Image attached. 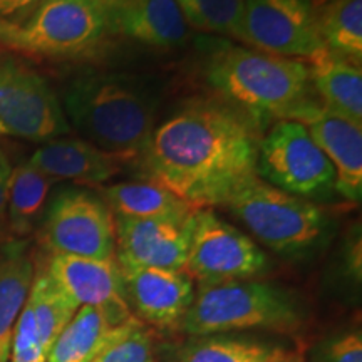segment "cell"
Listing matches in <instances>:
<instances>
[{
    "label": "cell",
    "instance_id": "obj_1",
    "mask_svg": "<svg viewBox=\"0 0 362 362\" xmlns=\"http://www.w3.org/2000/svg\"><path fill=\"white\" fill-rule=\"evenodd\" d=\"M260 131L228 104L193 101L153 129L144 175L197 210L226 206L259 180Z\"/></svg>",
    "mask_w": 362,
    "mask_h": 362
},
{
    "label": "cell",
    "instance_id": "obj_2",
    "mask_svg": "<svg viewBox=\"0 0 362 362\" xmlns=\"http://www.w3.org/2000/svg\"><path fill=\"white\" fill-rule=\"evenodd\" d=\"M216 47L203 71L208 86L259 128L274 117L291 119L298 107L312 101L307 62L230 42Z\"/></svg>",
    "mask_w": 362,
    "mask_h": 362
},
{
    "label": "cell",
    "instance_id": "obj_3",
    "mask_svg": "<svg viewBox=\"0 0 362 362\" xmlns=\"http://www.w3.org/2000/svg\"><path fill=\"white\" fill-rule=\"evenodd\" d=\"M61 106L81 138L123 160L141 155L155 129V103L126 76H79L67 86Z\"/></svg>",
    "mask_w": 362,
    "mask_h": 362
},
{
    "label": "cell",
    "instance_id": "obj_4",
    "mask_svg": "<svg viewBox=\"0 0 362 362\" xmlns=\"http://www.w3.org/2000/svg\"><path fill=\"white\" fill-rule=\"evenodd\" d=\"M302 320L300 304L285 288L255 280H233L200 287L178 329L198 337L250 329L293 332Z\"/></svg>",
    "mask_w": 362,
    "mask_h": 362
},
{
    "label": "cell",
    "instance_id": "obj_5",
    "mask_svg": "<svg viewBox=\"0 0 362 362\" xmlns=\"http://www.w3.org/2000/svg\"><path fill=\"white\" fill-rule=\"evenodd\" d=\"M226 208L260 243L284 255L310 250L329 228L327 215L314 202L285 193L260 178Z\"/></svg>",
    "mask_w": 362,
    "mask_h": 362
},
{
    "label": "cell",
    "instance_id": "obj_6",
    "mask_svg": "<svg viewBox=\"0 0 362 362\" xmlns=\"http://www.w3.org/2000/svg\"><path fill=\"white\" fill-rule=\"evenodd\" d=\"M110 34L103 0H40L8 47L44 57L88 56Z\"/></svg>",
    "mask_w": 362,
    "mask_h": 362
},
{
    "label": "cell",
    "instance_id": "obj_7",
    "mask_svg": "<svg viewBox=\"0 0 362 362\" xmlns=\"http://www.w3.org/2000/svg\"><path fill=\"white\" fill-rule=\"evenodd\" d=\"M257 176L293 197H322L336 189L332 163L309 131L293 119H280L260 136Z\"/></svg>",
    "mask_w": 362,
    "mask_h": 362
},
{
    "label": "cell",
    "instance_id": "obj_8",
    "mask_svg": "<svg viewBox=\"0 0 362 362\" xmlns=\"http://www.w3.org/2000/svg\"><path fill=\"white\" fill-rule=\"evenodd\" d=\"M39 240L52 255L115 259V215L98 193L62 189L47 208Z\"/></svg>",
    "mask_w": 362,
    "mask_h": 362
},
{
    "label": "cell",
    "instance_id": "obj_9",
    "mask_svg": "<svg viewBox=\"0 0 362 362\" xmlns=\"http://www.w3.org/2000/svg\"><path fill=\"white\" fill-rule=\"evenodd\" d=\"M0 121L8 134L33 141H51L71 131L47 81L6 49H0Z\"/></svg>",
    "mask_w": 362,
    "mask_h": 362
},
{
    "label": "cell",
    "instance_id": "obj_10",
    "mask_svg": "<svg viewBox=\"0 0 362 362\" xmlns=\"http://www.w3.org/2000/svg\"><path fill=\"white\" fill-rule=\"evenodd\" d=\"M269 267L264 250L211 208L197 210L185 272L200 287L233 280H250Z\"/></svg>",
    "mask_w": 362,
    "mask_h": 362
},
{
    "label": "cell",
    "instance_id": "obj_11",
    "mask_svg": "<svg viewBox=\"0 0 362 362\" xmlns=\"http://www.w3.org/2000/svg\"><path fill=\"white\" fill-rule=\"evenodd\" d=\"M240 42L274 56L312 61L325 45L314 0H243Z\"/></svg>",
    "mask_w": 362,
    "mask_h": 362
},
{
    "label": "cell",
    "instance_id": "obj_12",
    "mask_svg": "<svg viewBox=\"0 0 362 362\" xmlns=\"http://www.w3.org/2000/svg\"><path fill=\"white\" fill-rule=\"evenodd\" d=\"M194 214L185 220L115 216L116 262L121 267L183 270Z\"/></svg>",
    "mask_w": 362,
    "mask_h": 362
},
{
    "label": "cell",
    "instance_id": "obj_13",
    "mask_svg": "<svg viewBox=\"0 0 362 362\" xmlns=\"http://www.w3.org/2000/svg\"><path fill=\"white\" fill-rule=\"evenodd\" d=\"M119 270L136 319L158 329L180 327L194 298V282L187 272L121 265Z\"/></svg>",
    "mask_w": 362,
    "mask_h": 362
},
{
    "label": "cell",
    "instance_id": "obj_14",
    "mask_svg": "<svg viewBox=\"0 0 362 362\" xmlns=\"http://www.w3.org/2000/svg\"><path fill=\"white\" fill-rule=\"evenodd\" d=\"M291 119L302 123L317 146L332 163L336 192L352 203L362 198V126L351 123L314 99L293 112Z\"/></svg>",
    "mask_w": 362,
    "mask_h": 362
},
{
    "label": "cell",
    "instance_id": "obj_15",
    "mask_svg": "<svg viewBox=\"0 0 362 362\" xmlns=\"http://www.w3.org/2000/svg\"><path fill=\"white\" fill-rule=\"evenodd\" d=\"M111 35L156 49L185 42L188 24L176 0H103Z\"/></svg>",
    "mask_w": 362,
    "mask_h": 362
},
{
    "label": "cell",
    "instance_id": "obj_16",
    "mask_svg": "<svg viewBox=\"0 0 362 362\" xmlns=\"http://www.w3.org/2000/svg\"><path fill=\"white\" fill-rule=\"evenodd\" d=\"M47 274L79 307L131 310L124 297L121 270L115 259L52 255Z\"/></svg>",
    "mask_w": 362,
    "mask_h": 362
},
{
    "label": "cell",
    "instance_id": "obj_17",
    "mask_svg": "<svg viewBox=\"0 0 362 362\" xmlns=\"http://www.w3.org/2000/svg\"><path fill=\"white\" fill-rule=\"evenodd\" d=\"M139 324L141 320L131 310L79 307L49 349L45 362H93L111 342Z\"/></svg>",
    "mask_w": 362,
    "mask_h": 362
},
{
    "label": "cell",
    "instance_id": "obj_18",
    "mask_svg": "<svg viewBox=\"0 0 362 362\" xmlns=\"http://www.w3.org/2000/svg\"><path fill=\"white\" fill-rule=\"evenodd\" d=\"M123 158L103 151L83 138L61 136L45 141L29 163L52 181L78 185H103L119 173Z\"/></svg>",
    "mask_w": 362,
    "mask_h": 362
},
{
    "label": "cell",
    "instance_id": "obj_19",
    "mask_svg": "<svg viewBox=\"0 0 362 362\" xmlns=\"http://www.w3.org/2000/svg\"><path fill=\"white\" fill-rule=\"evenodd\" d=\"M312 89L320 104L351 123L362 126V69L361 64L324 51L307 62Z\"/></svg>",
    "mask_w": 362,
    "mask_h": 362
},
{
    "label": "cell",
    "instance_id": "obj_20",
    "mask_svg": "<svg viewBox=\"0 0 362 362\" xmlns=\"http://www.w3.org/2000/svg\"><path fill=\"white\" fill-rule=\"evenodd\" d=\"M103 200L112 215L124 218L185 220L197 211V208L153 180L110 185L103 189Z\"/></svg>",
    "mask_w": 362,
    "mask_h": 362
},
{
    "label": "cell",
    "instance_id": "obj_21",
    "mask_svg": "<svg viewBox=\"0 0 362 362\" xmlns=\"http://www.w3.org/2000/svg\"><path fill=\"white\" fill-rule=\"evenodd\" d=\"M34 262L21 245L0 257V362H8L13 327L34 282Z\"/></svg>",
    "mask_w": 362,
    "mask_h": 362
},
{
    "label": "cell",
    "instance_id": "obj_22",
    "mask_svg": "<svg viewBox=\"0 0 362 362\" xmlns=\"http://www.w3.org/2000/svg\"><path fill=\"white\" fill-rule=\"evenodd\" d=\"M54 183L56 181L45 176L29 161L12 168L4 216L8 232L13 237H25L33 232Z\"/></svg>",
    "mask_w": 362,
    "mask_h": 362
},
{
    "label": "cell",
    "instance_id": "obj_23",
    "mask_svg": "<svg viewBox=\"0 0 362 362\" xmlns=\"http://www.w3.org/2000/svg\"><path fill=\"white\" fill-rule=\"evenodd\" d=\"M320 39L329 52L362 62V0H324L317 7Z\"/></svg>",
    "mask_w": 362,
    "mask_h": 362
},
{
    "label": "cell",
    "instance_id": "obj_24",
    "mask_svg": "<svg viewBox=\"0 0 362 362\" xmlns=\"http://www.w3.org/2000/svg\"><path fill=\"white\" fill-rule=\"evenodd\" d=\"M27 304L33 309L35 322H37L40 344L47 356L59 334L76 315L79 305L54 282L47 270L39 272L34 277Z\"/></svg>",
    "mask_w": 362,
    "mask_h": 362
},
{
    "label": "cell",
    "instance_id": "obj_25",
    "mask_svg": "<svg viewBox=\"0 0 362 362\" xmlns=\"http://www.w3.org/2000/svg\"><path fill=\"white\" fill-rule=\"evenodd\" d=\"M282 347L243 339L205 337L189 342L178 362H269Z\"/></svg>",
    "mask_w": 362,
    "mask_h": 362
},
{
    "label": "cell",
    "instance_id": "obj_26",
    "mask_svg": "<svg viewBox=\"0 0 362 362\" xmlns=\"http://www.w3.org/2000/svg\"><path fill=\"white\" fill-rule=\"evenodd\" d=\"M188 25L238 40L243 0H176Z\"/></svg>",
    "mask_w": 362,
    "mask_h": 362
},
{
    "label": "cell",
    "instance_id": "obj_27",
    "mask_svg": "<svg viewBox=\"0 0 362 362\" xmlns=\"http://www.w3.org/2000/svg\"><path fill=\"white\" fill-rule=\"evenodd\" d=\"M93 362H156L153 339L141 322L111 342Z\"/></svg>",
    "mask_w": 362,
    "mask_h": 362
},
{
    "label": "cell",
    "instance_id": "obj_28",
    "mask_svg": "<svg viewBox=\"0 0 362 362\" xmlns=\"http://www.w3.org/2000/svg\"><path fill=\"white\" fill-rule=\"evenodd\" d=\"M45 357L47 356L40 344L37 322H35L33 309L25 300L24 309L13 327L8 362H45Z\"/></svg>",
    "mask_w": 362,
    "mask_h": 362
},
{
    "label": "cell",
    "instance_id": "obj_29",
    "mask_svg": "<svg viewBox=\"0 0 362 362\" xmlns=\"http://www.w3.org/2000/svg\"><path fill=\"white\" fill-rule=\"evenodd\" d=\"M317 362H362L361 332L342 334L320 349Z\"/></svg>",
    "mask_w": 362,
    "mask_h": 362
},
{
    "label": "cell",
    "instance_id": "obj_30",
    "mask_svg": "<svg viewBox=\"0 0 362 362\" xmlns=\"http://www.w3.org/2000/svg\"><path fill=\"white\" fill-rule=\"evenodd\" d=\"M40 0H0V19H8V17L17 16V13L25 12L27 8L37 7Z\"/></svg>",
    "mask_w": 362,
    "mask_h": 362
},
{
    "label": "cell",
    "instance_id": "obj_31",
    "mask_svg": "<svg viewBox=\"0 0 362 362\" xmlns=\"http://www.w3.org/2000/svg\"><path fill=\"white\" fill-rule=\"evenodd\" d=\"M12 168L8 165V160L0 151V218L6 214V200H7V187H8V178H11Z\"/></svg>",
    "mask_w": 362,
    "mask_h": 362
},
{
    "label": "cell",
    "instance_id": "obj_32",
    "mask_svg": "<svg viewBox=\"0 0 362 362\" xmlns=\"http://www.w3.org/2000/svg\"><path fill=\"white\" fill-rule=\"evenodd\" d=\"M17 25L12 22H7L0 19V44L2 45H11L13 34H16Z\"/></svg>",
    "mask_w": 362,
    "mask_h": 362
},
{
    "label": "cell",
    "instance_id": "obj_33",
    "mask_svg": "<svg viewBox=\"0 0 362 362\" xmlns=\"http://www.w3.org/2000/svg\"><path fill=\"white\" fill-rule=\"evenodd\" d=\"M269 362H304V357H302L298 352L296 351H287V349H280L277 354Z\"/></svg>",
    "mask_w": 362,
    "mask_h": 362
},
{
    "label": "cell",
    "instance_id": "obj_34",
    "mask_svg": "<svg viewBox=\"0 0 362 362\" xmlns=\"http://www.w3.org/2000/svg\"><path fill=\"white\" fill-rule=\"evenodd\" d=\"M4 134H8V131H7L6 126L2 124V121H0V136H4Z\"/></svg>",
    "mask_w": 362,
    "mask_h": 362
},
{
    "label": "cell",
    "instance_id": "obj_35",
    "mask_svg": "<svg viewBox=\"0 0 362 362\" xmlns=\"http://www.w3.org/2000/svg\"><path fill=\"white\" fill-rule=\"evenodd\" d=\"M314 2H315V7H319V6H320V4H322V2H324V0H314Z\"/></svg>",
    "mask_w": 362,
    "mask_h": 362
}]
</instances>
